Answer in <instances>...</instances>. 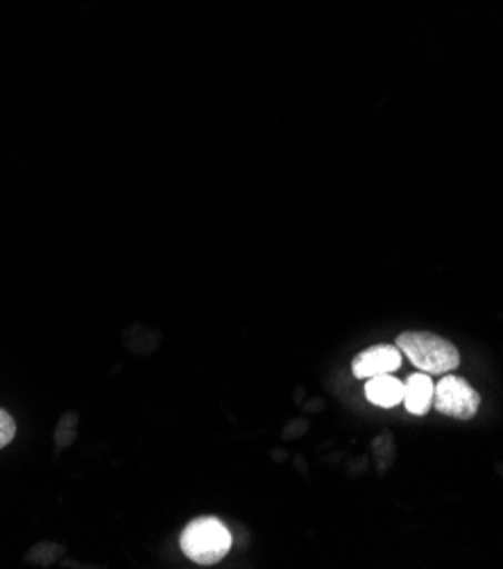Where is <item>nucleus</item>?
<instances>
[{"instance_id":"nucleus-3","label":"nucleus","mask_w":503,"mask_h":569,"mask_svg":"<svg viewBox=\"0 0 503 569\" xmlns=\"http://www.w3.org/2000/svg\"><path fill=\"white\" fill-rule=\"evenodd\" d=\"M481 407L479 392L461 377L446 372L433 390V409L456 420H470Z\"/></svg>"},{"instance_id":"nucleus-7","label":"nucleus","mask_w":503,"mask_h":569,"mask_svg":"<svg viewBox=\"0 0 503 569\" xmlns=\"http://www.w3.org/2000/svg\"><path fill=\"white\" fill-rule=\"evenodd\" d=\"M14 436H17L14 418L8 411L0 409V449L8 447L14 440Z\"/></svg>"},{"instance_id":"nucleus-1","label":"nucleus","mask_w":503,"mask_h":569,"mask_svg":"<svg viewBox=\"0 0 503 569\" xmlns=\"http://www.w3.org/2000/svg\"><path fill=\"white\" fill-rule=\"evenodd\" d=\"M398 348L426 375H446L461 366L456 346L431 331H404L398 338Z\"/></svg>"},{"instance_id":"nucleus-4","label":"nucleus","mask_w":503,"mask_h":569,"mask_svg":"<svg viewBox=\"0 0 503 569\" xmlns=\"http://www.w3.org/2000/svg\"><path fill=\"white\" fill-rule=\"evenodd\" d=\"M402 368V350L398 346H374L361 352L354 363L352 372L356 379H370L376 375H388Z\"/></svg>"},{"instance_id":"nucleus-2","label":"nucleus","mask_w":503,"mask_h":569,"mask_svg":"<svg viewBox=\"0 0 503 569\" xmlns=\"http://www.w3.org/2000/svg\"><path fill=\"white\" fill-rule=\"evenodd\" d=\"M182 551L198 565H215L232 549V536L228 527L215 518L193 520L182 533Z\"/></svg>"},{"instance_id":"nucleus-5","label":"nucleus","mask_w":503,"mask_h":569,"mask_svg":"<svg viewBox=\"0 0 503 569\" xmlns=\"http://www.w3.org/2000/svg\"><path fill=\"white\" fill-rule=\"evenodd\" d=\"M365 397L381 409H393L404 400V381H400L393 372L370 377L365 383Z\"/></svg>"},{"instance_id":"nucleus-6","label":"nucleus","mask_w":503,"mask_h":569,"mask_svg":"<svg viewBox=\"0 0 503 569\" xmlns=\"http://www.w3.org/2000/svg\"><path fill=\"white\" fill-rule=\"evenodd\" d=\"M433 390H435L433 379L426 372L411 375L404 381V400H402V405L413 416H426L433 409Z\"/></svg>"}]
</instances>
